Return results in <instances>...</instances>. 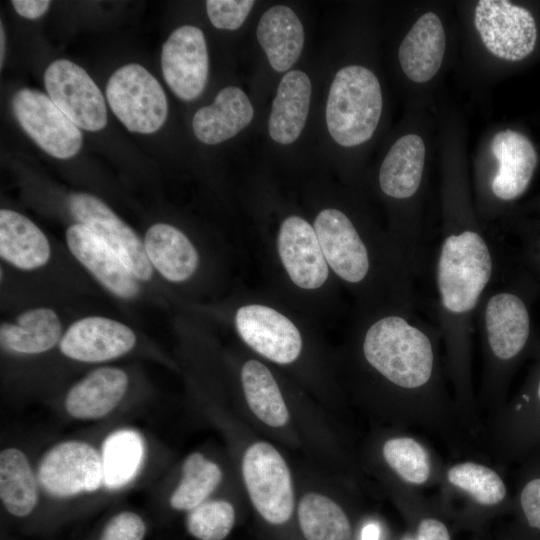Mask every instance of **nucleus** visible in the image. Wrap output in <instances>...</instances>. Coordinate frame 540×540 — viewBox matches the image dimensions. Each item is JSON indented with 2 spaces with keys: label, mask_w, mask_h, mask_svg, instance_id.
Returning a JSON list of instances; mask_svg holds the SVG:
<instances>
[{
  "label": "nucleus",
  "mask_w": 540,
  "mask_h": 540,
  "mask_svg": "<svg viewBox=\"0 0 540 540\" xmlns=\"http://www.w3.org/2000/svg\"><path fill=\"white\" fill-rule=\"evenodd\" d=\"M467 221L453 219L447 224L435 263L438 327L454 355L464 353L479 304L498 271L492 244Z\"/></svg>",
  "instance_id": "obj_1"
},
{
  "label": "nucleus",
  "mask_w": 540,
  "mask_h": 540,
  "mask_svg": "<svg viewBox=\"0 0 540 540\" xmlns=\"http://www.w3.org/2000/svg\"><path fill=\"white\" fill-rule=\"evenodd\" d=\"M435 326L415 308L396 307L372 321L362 339L368 365L393 386L405 391L432 384L436 371Z\"/></svg>",
  "instance_id": "obj_2"
},
{
  "label": "nucleus",
  "mask_w": 540,
  "mask_h": 540,
  "mask_svg": "<svg viewBox=\"0 0 540 540\" xmlns=\"http://www.w3.org/2000/svg\"><path fill=\"white\" fill-rule=\"evenodd\" d=\"M383 99L378 78L366 67L350 65L336 73L326 104V124L333 140L353 147L374 134Z\"/></svg>",
  "instance_id": "obj_3"
},
{
  "label": "nucleus",
  "mask_w": 540,
  "mask_h": 540,
  "mask_svg": "<svg viewBox=\"0 0 540 540\" xmlns=\"http://www.w3.org/2000/svg\"><path fill=\"white\" fill-rule=\"evenodd\" d=\"M106 96L113 113L131 132L154 133L166 121L168 103L164 90L139 64L117 69L108 80Z\"/></svg>",
  "instance_id": "obj_4"
},
{
  "label": "nucleus",
  "mask_w": 540,
  "mask_h": 540,
  "mask_svg": "<svg viewBox=\"0 0 540 540\" xmlns=\"http://www.w3.org/2000/svg\"><path fill=\"white\" fill-rule=\"evenodd\" d=\"M242 475L254 508L267 522L279 525L290 519L294 508L291 473L272 444L259 441L246 449Z\"/></svg>",
  "instance_id": "obj_5"
},
{
  "label": "nucleus",
  "mask_w": 540,
  "mask_h": 540,
  "mask_svg": "<svg viewBox=\"0 0 540 540\" xmlns=\"http://www.w3.org/2000/svg\"><path fill=\"white\" fill-rule=\"evenodd\" d=\"M37 478L44 491L56 498L96 491L104 485L101 455L86 442H61L43 455Z\"/></svg>",
  "instance_id": "obj_6"
},
{
  "label": "nucleus",
  "mask_w": 540,
  "mask_h": 540,
  "mask_svg": "<svg viewBox=\"0 0 540 540\" xmlns=\"http://www.w3.org/2000/svg\"><path fill=\"white\" fill-rule=\"evenodd\" d=\"M474 24L485 47L500 59L522 60L536 46L537 27L531 12L509 1H479Z\"/></svg>",
  "instance_id": "obj_7"
},
{
  "label": "nucleus",
  "mask_w": 540,
  "mask_h": 540,
  "mask_svg": "<svg viewBox=\"0 0 540 540\" xmlns=\"http://www.w3.org/2000/svg\"><path fill=\"white\" fill-rule=\"evenodd\" d=\"M12 110L23 130L49 155L68 159L80 150L79 127L46 94L23 88L13 96Z\"/></svg>",
  "instance_id": "obj_8"
},
{
  "label": "nucleus",
  "mask_w": 540,
  "mask_h": 540,
  "mask_svg": "<svg viewBox=\"0 0 540 540\" xmlns=\"http://www.w3.org/2000/svg\"><path fill=\"white\" fill-rule=\"evenodd\" d=\"M314 230L325 260L344 281L365 283L374 271V255L352 220L338 209L322 210Z\"/></svg>",
  "instance_id": "obj_9"
},
{
  "label": "nucleus",
  "mask_w": 540,
  "mask_h": 540,
  "mask_svg": "<svg viewBox=\"0 0 540 540\" xmlns=\"http://www.w3.org/2000/svg\"><path fill=\"white\" fill-rule=\"evenodd\" d=\"M48 96L79 128L98 131L107 123L104 97L79 65L66 59L53 61L44 73Z\"/></svg>",
  "instance_id": "obj_10"
},
{
  "label": "nucleus",
  "mask_w": 540,
  "mask_h": 540,
  "mask_svg": "<svg viewBox=\"0 0 540 540\" xmlns=\"http://www.w3.org/2000/svg\"><path fill=\"white\" fill-rule=\"evenodd\" d=\"M68 204L75 219L100 238L136 279H151L153 268L143 243L107 204L88 193L70 195Z\"/></svg>",
  "instance_id": "obj_11"
},
{
  "label": "nucleus",
  "mask_w": 540,
  "mask_h": 540,
  "mask_svg": "<svg viewBox=\"0 0 540 540\" xmlns=\"http://www.w3.org/2000/svg\"><path fill=\"white\" fill-rule=\"evenodd\" d=\"M163 77L180 99L191 101L205 89L209 57L202 30L184 25L174 30L163 44L161 53Z\"/></svg>",
  "instance_id": "obj_12"
},
{
  "label": "nucleus",
  "mask_w": 540,
  "mask_h": 540,
  "mask_svg": "<svg viewBox=\"0 0 540 540\" xmlns=\"http://www.w3.org/2000/svg\"><path fill=\"white\" fill-rule=\"evenodd\" d=\"M235 324L245 343L273 362L289 364L301 352L299 330L273 308L258 304L243 306L236 313Z\"/></svg>",
  "instance_id": "obj_13"
},
{
  "label": "nucleus",
  "mask_w": 540,
  "mask_h": 540,
  "mask_svg": "<svg viewBox=\"0 0 540 540\" xmlns=\"http://www.w3.org/2000/svg\"><path fill=\"white\" fill-rule=\"evenodd\" d=\"M136 344L134 331L117 320L89 316L77 320L62 336L60 351L68 358L99 363L121 357Z\"/></svg>",
  "instance_id": "obj_14"
},
{
  "label": "nucleus",
  "mask_w": 540,
  "mask_h": 540,
  "mask_svg": "<svg viewBox=\"0 0 540 540\" xmlns=\"http://www.w3.org/2000/svg\"><path fill=\"white\" fill-rule=\"evenodd\" d=\"M497 169L488 182L491 197L501 203L520 198L528 189L537 166L532 142L514 130L497 133L491 143Z\"/></svg>",
  "instance_id": "obj_15"
},
{
  "label": "nucleus",
  "mask_w": 540,
  "mask_h": 540,
  "mask_svg": "<svg viewBox=\"0 0 540 540\" xmlns=\"http://www.w3.org/2000/svg\"><path fill=\"white\" fill-rule=\"evenodd\" d=\"M282 263L299 287L316 289L326 281L329 269L314 227L299 216L286 218L278 235Z\"/></svg>",
  "instance_id": "obj_16"
},
{
  "label": "nucleus",
  "mask_w": 540,
  "mask_h": 540,
  "mask_svg": "<svg viewBox=\"0 0 540 540\" xmlns=\"http://www.w3.org/2000/svg\"><path fill=\"white\" fill-rule=\"evenodd\" d=\"M66 242L72 255L111 293L122 299L140 291L136 278L115 253L80 223L68 227Z\"/></svg>",
  "instance_id": "obj_17"
},
{
  "label": "nucleus",
  "mask_w": 540,
  "mask_h": 540,
  "mask_svg": "<svg viewBox=\"0 0 540 540\" xmlns=\"http://www.w3.org/2000/svg\"><path fill=\"white\" fill-rule=\"evenodd\" d=\"M446 47L440 18L433 12L420 16L401 42L398 58L405 75L424 83L439 71Z\"/></svg>",
  "instance_id": "obj_18"
},
{
  "label": "nucleus",
  "mask_w": 540,
  "mask_h": 540,
  "mask_svg": "<svg viewBox=\"0 0 540 540\" xmlns=\"http://www.w3.org/2000/svg\"><path fill=\"white\" fill-rule=\"evenodd\" d=\"M128 382V376L122 369H95L69 390L65 409L70 416L80 420L105 417L124 397Z\"/></svg>",
  "instance_id": "obj_19"
},
{
  "label": "nucleus",
  "mask_w": 540,
  "mask_h": 540,
  "mask_svg": "<svg viewBox=\"0 0 540 540\" xmlns=\"http://www.w3.org/2000/svg\"><path fill=\"white\" fill-rule=\"evenodd\" d=\"M254 109L245 92L236 86L220 90L214 102L200 108L194 115L192 127L201 142L215 145L224 142L247 127Z\"/></svg>",
  "instance_id": "obj_20"
},
{
  "label": "nucleus",
  "mask_w": 540,
  "mask_h": 540,
  "mask_svg": "<svg viewBox=\"0 0 540 540\" xmlns=\"http://www.w3.org/2000/svg\"><path fill=\"white\" fill-rule=\"evenodd\" d=\"M425 145L416 134L399 138L390 148L379 170V186L389 198L407 202L414 199L422 184Z\"/></svg>",
  "instance_id": "obj_21"
},
{
  "label": "nucleus",
  "mask_w": 540,
  "mask_h": 540,
  "mask_svg": "<svg viewBox=\"0 0 540 540\" xmlns=\"http://www.w3.org/2000/svg\"><path fill=\"white\" fill-rule=\"evenodd\" d=\"M311 81L306 73L291 70L281 79L268 120L270 137L287 145L301 134L309 112Z\"/></svg>",
  "instance_id": "obj_22"
},
{
  "label": "nucleus",
  "mask_w": 540,
  "mask_h": 540,
  "mask_svg": "<svg viewBox=\"0 0 540 540\" xmlns=\"http://www.w3.org/2000/svg\"><path fill=\"white\" fill-rule=\"evenodd\" d=\"M257 39L269 64L277 72H285L301 55L304 28L296 13L285 5H275L260 18Z\"/></svg>",
  "instance_id": "obj_23"
},
{
  "label": "nucleus",
  "mask_w": 540,
  "mask_h": 540,
  "mask_svg": "<svg viewBox=\"0 0 540 540\" xmlns=\"http://www.w3.org/2000/svg\"><path fill=\"white\" fill-rule=\"evenodd\" d=\"M144 250L152 266L171 282L189 279L198 267V253L187 236L167 223H156L146 232Z\"/></svg>",
  "instance_id": "obj_24"
},
{
  "label": "nucleus",
  "mask_w": 540,
  "mask_h": 540,
  "mask_svg": "<svg viewBox=\"0 0 540 540\" xmlns=\"http://www.w3.org/2000/svg\"><path fill=\"white\" fill-rule=\"evenodd\" d=\"M1 258L21 270L45 265L51 255L49 241L41 229L14 210L0 211Z\"/></svg>",
  "instance_id": "obj_25"
},
{
  "label": "nucleus",
  "mask_w": 540,
  "mask_h": 540,
  "mask_svg": "<svg viewBox=\"0 0 540 540\" xmlns=\"http://www.w3.org/2000/svg\"><path fill=\"white\" fill-rule=\"evenodd\" d=\"M62 338V325L50 308H33L21 313L15 323H2L0 341L4 349L34 355L50 350Z\"/></svg>",
  "instance_id": "obj_26"
},
{
  "label": "nucleus",
  "mask_w": 540,
  "mask_h": 540,
  "mask_svg": "<svg viewBox=\"0 0 540 540\" xmlns=\"http://www.w3.org/2000/svg\"><path fill=\"white\" fill-rule=\"evenodd\" d=\"M0 498L16 517L30 514L38 502V478L26 455L17 448L0 453Z\"/></svg>",
  "instance_id": "obj_27"
},
{
  "label": "nucleus",
  "mask_w": 540,
  "mask_h": 540,
  "mask_svg": "<svg viewBox=\"0 0 540 540\" xmlns=\"http://www.w3.org/2000/svg\"><path fill=\"white\" fill-rule=\"evenodd\" d=\"M241 381L250 410L263 423L279 428L287 424L289 412L269 369L257 360L247 361Z\"/></svg>",
  "instance_id": "obj_28"
},
{
  "label": "nucleus",
  "mask_w": 540,
  "mask_h": 540,
  "mask_svg": "<svg viewBox=\"0 0 540 540\" xmlns=\"http://www.w3.org/2000/svg\"><path fill=\"white\" fill-rule=\"evenodd\" d=\"M298 522L306 540H350L351 525L344 510L331 498L305 494L298 505Z\"/></svg>",
  "instance_id": "obj_29"
},
{
  "label": "nucleus",
  "mask_w": 540,
  "mask_h": 540,
  "mask_svg": "<svg viewBox=\"0 0 540 540\" xmlns=\"http://www.w3.org/2000/svg\"><path fill=\"white\" fill-rule=\"evenodd\" d=\"M101 460L104 486L118 489L129 483L140 469L144 445L134 430H118L110 434L102 445Z\"/></svg>",
  "instance_id": "obj_30"
},
{
  "label": "nucleus",
  "mask_w": 540,
  "mask_h": 540,
  "mask_svg": "<svg viewBox=\"0 0 540 540\" xmlns=\"http://www.w3.org/2000/svg\"><path fill=\"white\" fill-rule=\"evenodd\" d=\"M222 480L221 468L199 452L183 462L179 485L170 497L176 510L191 511L205 502Z\"/></svg>",
  "instance_id": "obj_31"
},
{
  "label": "nucleus",
  "mask_w": 540,
  "mask_h": 540,
  "mask_svg": "<svg viewBox=\"0 0 540 540\" xmlns=\"http://www.w3.org/2000/svg\"><path fill=\"white\" fill-rule=\"evenodd\" d=\"M447 479L482 505L498 504L507 494L502 478L494 470L474 462L452 466L447 472Z\"/></svg>",
  "instance_id": "obj_32"
},
{
  "label": "nucleus",
  "mask_w": 540,
  "mask_h": 540,
  "mask_svg": "<svg viewBox=\"0 0 540 540\" xmlns=\"http://www.w3.org/2000/svg\"><path fill=\"white\" fill-rule=\"evenodd\" d=\"M386 463L406 482L425 483L430 475V460L425 448L410 437L387 440L382 448Z\"/></svg>",
  "instance_id": "obj_33"
},
{
  "label": "nucleus",
  "mask_w": 540,
  "mask_h": 540,
  "mask_svg": "<svg viewBox=\"0 0 540 540\" xmlns=\"http://www.w3.org/2000/svg\"><path fill=\"white\" fill-rule=\"evenodd\" d=\"M235 523V509L226 500L205 501L187 516L188 532L199 540H223Z\"/></svg>",
  "instance_id": "obj_34"
},
{
  "label": "nucleus",
  "mask_w": 540,
  "mask_h": 540,
  "mask_svg": "<svg viewBox=\"0 0 540 540\" xmlns=\"http://www.w3.org/2000/svg\"><path fill=\"white\" fill-rule=\"evenodd\" d=\"M207 15L214 27L236 30L246 20L253 8V0H207Z\"/></svg>",
  "instance_id": "obj_35"
},
{
  "label": "nucleus",
  "mask_w": 540,
  "mask_h": 540,
  "mask_svg": "<svg viewBox=\"0 0 540 540\" xmlns=\"http://www.w3.org/2000/svg\"><path fill=\"white\" fill-rule=\"evenodd\" d=\"M145 532L143 519L133 512L124 511L110 519L99 540H143Z\"/></svg>",
  "instance_id": "obj_36"
},
{
  "label": "nucleus",
  "mask_w": 540,
  "mask_h": 540,
  "mask_svg": "<svg viewBox=\"0 0 540 540\" xmlns=\"http://www.w3.org/2000/svg\"><path fill=\"white\" fill-rule=\"evenodd\" d=\"M519 504L527 524L540 531V476L526 481L519 494Z\"/></svg>",
  "instance_id": "obj_37"
},
{
  "label": "nucleus",
  "mask_w": 540,
  "mask_h": 540,
  "mask_svg": "<svg viewBox=\"0 0 540 540\" xmlns=\"http://www.w3.org/2000/svg\"><path fill=\"white\" fill-rule=\"evenodd\" d=\"M418 540H451L446 526L433 518L423 519L418 526Z\"/></svg>",
  "instance_id": "obj_38"
},
{
  "label": "nucleus",
  "mask_w": 540,
  "mask_h": 540,
  "mask_svg": "<svg viewBox=\"0 0 540 540\" xmlns=\"http://www.w3.org/2000/svg\"><path fill=\"white\" fill-rule=\"evenodd\" d=\"M12 5L16 12L25 18L36 19L46 13L50 6L47 0H13Z\"/></svg>",
  "instance_id": "obj_39"
},
{
  "label": "nucleus",
  "mask_w": 540,
  "mask_h": 540,
  "mask_svg": "<svg viewBox=\"0 0 540 540\" xmlns=\"http://www.w3.org/2000/svg\"><path fill=\"white\" fill-rule=\"evenodd\" d=\"M522 407L530 406L533 411L540 413V362L537 365L527 390L522 395Z\"/></svg>",
  "instance_id": "obj_40"
},
{
  "label": "nucleus",
  "mask_w": 540,
  "mask_h": 540,
  "mask_svg": "<svg viewBox=\"0 0 540 540\" xmlns=\"http://www.w3.org/2000/svg\"><path fill=\"white\" fill-rule=\"evenodd\" d=\"M380 535V528L376 523L366 524L361 533V540H378Z\"/></svg>",
  "instance_id": "obj_41"
},
{
  "label": "nucleus",
  "mask_w": 540,
  "mask_h": 540,
  "mask_svg": "<svg viewBox=\"0 0 540 540\" xmlns=\"http://www.w3.org/2000/svg\"><path fill=\"white\" fill-rule=\"evenodd\" d=\"M0 63H1V66L3 64V59H4V53H5V33H4V28H3V25H2V22H1V28H0Z\"/></svg>",
  "instance_id": "obj_42"
}]
</instances>
